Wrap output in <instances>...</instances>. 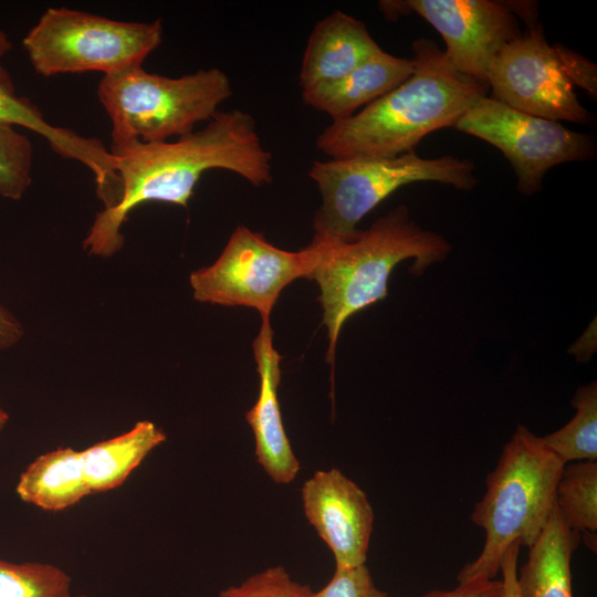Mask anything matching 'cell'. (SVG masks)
I'll use <instances>...</instances> for the list:
<instances>
[{
  "instance_id": "6da1fadb",
  "label": "cell",
  "mask_w": 597,
  "mask_h": 597,
  "mask_svg": "<svg viewBox=\"0 0 597 597\" xmlns=\"http://www.w3.org/2000/svg\"><path fill=\"white\" fill-rule=\"evenodd\" d=\"M121 182L116 206L100 211L83 247L111 256L123 247L121 228L129 212L149 201L187 207L201 175L224 169L253 186L272 181V155L247 112H218L199 130L175 142L128 144L113 153Z\"/></svg>"
},
{
  "instance_id": "7a4b0ae2",
  "label": "cell",
  "mask_w": 597,
  "mask_h": 597,
  "mask_svg": "<svg viewBox=\"0 0 597 597\" xmlns=\"http://www.w3.org/2000/svg\"><path fill=\"white\" fill-rule=\"evenodd\" d=\"M413 72L350 117L332 122L316 147L332 159L395 157L428 134L454 126L488 86L459 74L429 39L412 43Z\"/></svg>"
},
{
  "instance_id": "3957f363",
  "label": "cell",
  "mask_w": 597,
  "mask_h": 597,
  "mask_svg": "<svg viewBox=\"0 0 597 597\" xmlns=\"http://www.w3.org/2000/svg\"><path fill=\"white\" fill-rule=\"evenodd\" d=\"M315 247L320 260L312 280L321 289L328 363H334L337 338L347 318L387 296L388 280L397 264L412 259L410 271L419 275L451 251L442 235L419 227L405 206L378 218L353 240Z\"/></svg>"
},
{
  "instance_id": "277c9868",
  "label": "cell",
  "mask_w": 597,
  "mask_h": 597,
  "mask_svg": "<svg viewBox=\"0 0 597 597\" xmlns=\"http://www.w3.org/2000/svg\"><path fill=\"white\" fill-rule=\"evenodd\" d=\"M564 467L541 437L523 425L516 427L471 514L485 538L478 557L459 572V583L494 579L512 544L530 548L536 542L555 507Z\"/></svg>"
},
{
  "instance_id": "5b68a950",
  "label": "cell",
  "mask_w": 597,
  "mask_h": 597,
  "mask_svg": "<svg viewBox=\"0 0 597 597\" xmlns=\"http://www.w3.org/2000/svg\"><path fill=\"white\" fill-rule=\"evenodd\" d=\"M231 95L229 76L217 67L168 77L137 66L103 75L97 86L112 125L111 153L135 142L187 136L197 124L209 122Z\"/></svg>"
},
{
  "instance_id": "8992f818",
  "label": "cell",
  "mask_w": 597,
  "mask_h": 597,
  "mask_svg": "<svg viewBox=\"0 0 597 597\" xmlns=\"http://www.w3.org/2000/svg\"><path fill=\"white\" fill-rule=\"evenodd\" d=\"M469 159L442 156L426 159L413 150L395 157H352L316 160L308 176L317 185L322 205L314 217L312 244L353 240L357 223L398 188L436 181L469 191L478 182Z\"/></svg>"
},
{
  "instance_id": "52a82bcc",
  "label": "cell",
  "mask_w": 597,
  "mask_h": 597,
  "mask_svg": "<svg viewBox=\"0 0 597 597\" xmlns=\"http://www.w3.org/2000/svg\"><path fill=\"white\" fill-rule=\"evenodd\" d=\"M161 21H118L69 8H49L22 40L33 70L50 77L96 71L111 75L142 66L163 41Z\"/></svg>"
},
{
  "instance_id": "ba28073f",
  "label": "cell",
  "mask_w": 597,
  "mask_h": 597,
  "mask_svg": "<svg viewBox=\"0 0 597 597\" xmlns=\"http://www.w3.org/2000/svg\"><path fill=\"white\" fill-rule=\"evenodd\" d=\"M320 249L310 244L298 252L279 249L260 233L239 226L219 259L190 275L193 296L200 302L258 310L262 321L282 292L298 277L312 280Z\"/></svg>"
},
{
  "instance_id": "9c48e42d",
  "label": "cell",
  "mask_w": 597,
  "mask_h": 597,
  "mask_svg": "<svg viewBox=\"0 0 597 597\" xmlns=\"http://www.w3.org/2000/svg\"><path fill=\"white\" fill-rule=\"evenodd\" d=\"M453 127L500 149L516 174L517 189L526 195L541 190L549 168L591 159L596 154L591 135L523 113L486 95Z\"/></svg>"
},
{
  "instance_id": "30bf717a",
  "label": "cell",
  "mask_w": 597,
  "mask_h": 597,
  "mask_svg": "<svg viewBox=\"0 0 597 597\" xmlns=\"http://www.w3.org/2000/svg\"><path fill=\"white\" fill-rule=\"evenodd\" d=\"M387 18L413 12L428 21L446 42L444 55L461 75L488 86L498 54L522 35L506 2L490 0L380 1ZM489 87V86H488Z\"/></svg>"
},
{
  "instance_id": "8fae6325",
  "label": "cell",
  "mask_w": 597,
  "mask_h": 597,
  "mask_svg": "<svg viewBox=\"0 0 597 597\" xmlns=\"http://www.w3.org/2000/svg\"><path fill=\"white\" fill-rule=\"evenodd\" d=\"M488 86L492 98L533 116L577 124L593 121L540 25L530 28L498 54L489 70Z\"/></svg>"
},
{
  "instance_id": "7c38bea8",
  "label": "cell",
  "mask_w": 597,
  "mask_h": 597,
  "mask_svg": "<svg viewBox=\"0 0 597 597\" xmlns=\"http://www.w3.org/2000/svg\"><path fill=\"white\" fill-rule=\"evenodd\" d=\"M305 516L327 544L335 568L366 563L374 511L366 493L338 469L316 471L302 486Z\"/></svg>"
},
{
  "instance_id": "4fadbf2b",
  "label": "cell",
  "mask_w": 597,
  "mask_h": 597,
  "mask_svg": "<svg viewBox=\"0 0 597 597\" xmlns=\"http://www.w3.org/2000/svg\"><path fill=\"white\" fill-rule=\"evenodd\" d=\"M253 352L260 375V390L255 405L245 413L255 440V457L268 475L279 484L292 482L300 471L286 437L277 400L281 380L279 353L273 347L270 321H262Z\"/></svg>"
},
{
  "instance_id": "5bb4252c",
  "label": "cell",
  "mask_w": 597,
  "mask_h": 597,
  "mask_svg": "<svg viewBox=\"0 0 597 597\" xmlns=\"http://www.w3.org/2000/svg\"><path fill=\"white\" fill-rule=\"evenodd\" d=\"M0 125L24 127L42 136L57 155L86 166L95 177L97 190H106L117 180L115 158L103 143L51 125L31 100L18 95L10 73L2 65Z\"/></svg>"
},
{
  "instance_id": "9a60e30c",
  "label": "cell",
  "mask_w": 597,
  "mask_h": 597,
  "mask_svg": "<svg viewBox=\"0 0 597 597\" xmlns=\"http://www.w3.org/2000/svg\"><path fill=\"white\" fill-rule=\"evenodd\" d=\"M380 50L363 21L336 10L310 34L300 84L307 88L338 80Z\"/></svg>"
},
{
  "instance_id": "2e32d148",
  "label": "cell",
  "mask_w": 597,
  "mask_h": 597,
  "mask_svg": "<svg viewBox=\"0 0 597 597\" xmlns=\"http://www.w3.org/2000/svg\"><path fill=\"white\" fill-rule=\"evenodd\" d=\"M411 59L395 56L383 49L343 77L303 88L306 105L326 113L338 122L385 95L413 72Z\"/></svg>"
},
{
  "instance_id": "e0dca14e",
  "label": "cell",
  "mask_w": 597,
  "mask_h": 597,
  "mask_svg": "<svg viewBox=\"0 0 597 597\" xmlns=\"http://www.w3.org/2000/svg\"><path fill=\"white\" fill-rule=\"evenodd\" d=\"M580 537L566 525L555 505L516 574L519 597H574L570 561Z\"/></svg>"
},
{
  "instance_id": "ac0fdd59",
  "label": "cell",
  "mask_w": 597,
  "mask_h": 597,
  "mask_svg": "<svg viewBox=\"0 0 597 597\" xmlns=\"http://www.w3.org/2000/svg\"><path fill=\"white\" fill-rule=\"evenodd\" d=\"M15 490L23 502L52 512L65 510L92 493L81 451L70 447L38 457L21 473Z\"/></svg>"
},
{
  "instance_id": "d6986e66",
  "label": "cell",
  "mask_w": 597,
  "mask_h": 597,
  "mask_svg": "<svg viewBox=\"0 0 597 597\" xmlns=\"http://www.w3.org/2000/svg\"><path fill=\"white\" fill-rule=\"evenodd\" d=\"M166 440L151 421H139L130 430L81 450L82 463L92 493L121 486L142 461Z\"/></svg>"
},
{
  "instance_id": "ffe728a7",
  "label": "cell",
  "mask_w": 597,
  "mask_h": 597,
  "mask_svg": "<svg viewBox=\"0 0 597 597\" xmlns=\"http://www.w3.org/2000/svg\"><path fill=\"white\" fill-rule=\"evenodd\" d=\"M574 417L561 429L545 437L543 443L565 464L597 460V386L593 381L577 389L573 400Z\"/></svg>"
},
{
  "instance_id": "44dd1931",
  "label": "cell",
  "mask_w": 597,
  "mask_h": 597,
  "mask_svg": "<svg viewBox=\"0 0 597 597\" xmlns=\"http://www.w3.org/2000/svg\"><path fill=\"white\" fill-rule=\"evenodd\" d=\"M555 505L566 525L582 534L597 531V460L565 464Z\"/></svg>"
},
{
  "instance_id": "7402d4cb",
  "label": "cell",
  "mask_w": 597,
  "mask_h": 597,
  "mask_svg": "<svg viewBox=\"0 0 597 597\" xmlns=\"http://www.w3.org/2000/svg\"><path fill=\"white\" fill-rule=\"evenodd\" d=\"M71 579L57 566L0 558V597H74Z\"/></svg>"
},
{
  "instance_id": "603a6c76",
  "label": "cell",
  "mask_w": 597,
  "mask_h": 597,
  "mask_svg": "<svg viewBox=\"0 0 597 597\" xmlns=\"http://www.w3.org/2000/svg\"><path fill=\"white\" fill-rule=\"evenodd\" d=\"M33 146L15 127L0 125V196L21 199L32 182Z\"/></svg>"
},
{
  "instance_id": "cb8c5ba5",
  "label": "cell",
  "mask_w": 597,
  "mask_h": 597,
  "mask_svg": "<svg viewBox=\"0 0 597 597\" xmlns=\"http://www.w3.org/2000/svg\"><path fill=\"white\" fill-rule=\"evenodd\" d=\"M312 589L291 578L283 566L269 567L238 586H230L218 597H310Z\"/></svg>"
},
{
  "instance_id": "d4e9b609",
  "label": "cell",
  "mask_w": 597,
  "mask_h": 597,
  "mask_svg": "<svg viewBox=\"0 0 597 597\" xmlns=\"http://www.w3.org/2000/svg\"><path fill=\"white\" fill-rule=\"evenodd\" d=\"M310 597H388L379 589L366 564L347 568H335L333 577Z\"/></svg>"
},
{
  "instance_id": "484cf974",
  "label": "cell",
  "mask_w": 597,
  "mask_h": 597,
  "mask_svg": "<svg viewBox=\"0 0 597 597\" xmlns=\"http://www.w3.org/2000/svg\"><path fill=\"white\" fill-rule=\"evenodd\" d=\"M553 49L570 83L585 88L595 96L597 92L596 65L561 44L553 45Z\"/></svg>"
},
{
  "instance_id": "4316f807",
  "label": "cell",
  "mask_w": 597,
  "mask_h": 597,
  "mask_svg": "<svg viewBox=\"0 0 597 597\" xmlns=\"http://www.w3.org/2000/svg\"><path fill=\"white\" fill-rule=\"evenodd\" d=\"M420 597H502V580L476 579L459 585L451 590H430Z\"/></svg>"
},
{
  "instance_id": "83f0119b",
  "label": "cell",
  "mask_w": 597,
  "mask_h": 597,
  "mask_svg": "<svg viewBox=\"0 0 597 597\" xmlns=\"http://www.w3.org/2000/svg\"><path fill=\"white\" fill-rule=\"evenodd\" d=\"M520 543L512 544L504 553L500 572H502V597H519L516 574Z\"/></svg>"
},
{
  "instance_id": "f1b7e54d",
  "label": "cell",
  "mask_w": 597,
  "mask_h": 597,
  "mask_svg": "<svg viewBox=\"0 0 597 597\" xmlns=\"http://www.w3.org/2000/svg\"><path fill=\"white\" fill-rule=\"evenodd\" d=\"M23 335L21 324L0 304V349L14 345Z\"/></svg>"
},
{
  "instance_id": "f546056e",
  "label": "cell",
  "mask_w": 597,
  "mask_h": 597,
  "mask_svg": "<svg viewBox=\"0 0 597 597\" xmlns=\"http://www.w3.org/2000/svg\"><path fill=\"white\" fill-rule=\"evenodd\" d=\"M12 50V43L7 33L0 29V59Z\"/></svg>"
},
{
  "instance_id": "4dcf8cb0",
  "label": "cell",
  "mask_w": 597,
  "mask_h": 597,
  "mask_svg": "<svg viewBox=\"0 0 597 597\" xmlns=\"http://www.w3.org/2000/svg\"><path fill=\"white\" fill-rule=\"evenodd\" d=\"M8 420H9L8 412L0 405V431L3 429Z\"/></svg>"
},
{
  "instance_id": "1f68e13d",
  "label": "cell",
  "mask_w": 597,
  "mask_h": 597,
  "mask_svg": "<svg viewBox=\"0 0 597 597\" xmlns=\"http://www.w3.org/2000/svg\"><path fill=\"white\" fill-rule=\"evenodd\" d=\"M74 597H87V596H85V595H78V596H74Z\"/></svg>"
}]
</instances>
